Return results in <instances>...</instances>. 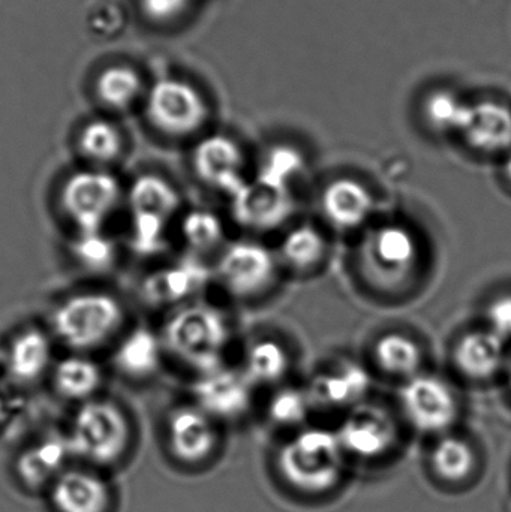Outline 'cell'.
<instances>
[{
  "mask_svg": "<svg viewBox=\"0 0 511 512\" xmlns=\"http://www.w3.org/2000/svg\"><path fill=\"white\" fill-rule=\"evenodd\" d=\"M159 334L165 354L203 375L222 367L231 330L221 310L210 304L188 303L173 309Z\"/></svg>",
  "mask_w": 511,
  "mask_h": 512,
  "instance_id": "6da1fadb",
  "label": "cell"
},
{
  "mask_svg": "<svg viewBox=\"0 0 511 512\" xmlns=\"http://www.w3.org/2000/svg\"><path fill=\"white\" fill-rule=\"evenodd\" d=\"M65 436L72 457L98 471L122 463L134 441L128 414L102 397L78 405Z\"/></svg>",
  "mask_w": 511,
  "mask_h": 512,
  "instance_id": "7a4b0ae2",
  "label": "cell"
},
{
  "mask_svg": "<svg viewBox=\"0 0 511 512\" xmlns=\"http://www.w3.org/2000/svg\"><path fill=\"white\" fill-rule=\"evenodd\" d=\"M125 324V307L107 291H81L63 298L51 313L54 337L77 354L107 345Z\"/></svg>",
  "mask_w": 511,
  "mask_h": 512,
  "instance_id": "3957f363",
  "label": "cell"
},
{
  "mask_svg": "<svg viewBox=\"0 0 511 512\" xmlns=\"http://www.w3.org/2000/svg\"><path fill=\"white\" fill-rule=\"evenodd\" d=\"M345 454L336 432L305 429L282 445L278 469L288 486L306 495H323L341 483Z\"/></svg>",
  "mask_w": 511,
  "mask_h": 512,
  "instance_id": "277c9868",
  "label": "cell"
},
{
  "mask_svg": "<svg viewBox=\"0 0 511 512\" xmlns=\"http://www.w3.org/2000/svg\"><path fill=\"white\" fill-rule=\"evenodd\" d=\"M131 245L140 255H155L164 248L168 228L179 215L182 197L176 186L155 173L135 177L125 192Z\"/></svg>",
  "mask_w": 511,
  "mask_h": 512,
  "instance_id": "5b68a950",
  "label": "cell"
},
{
  "mask_svg": "<svg viewBox=\"0 0 511 512\" xmlns=\"http://www.w3.org/2000/svg\"><path fill=\"white\" fill-rule=\"evenodd\" d=\"M123 198L120 180L111 171L93 167L69 174L59 191L60 209L75 233L104 231Z\"/></svg>",
  "mask_w": 511,
  "mask_h": 512,
  "instance_id": "8992f818",
  "label": "cell"
},
{
  "mask_svg": "<svg viewBox=\"0 0 511 512\" xmlns=\"http://www.w3.org/2000/svg\"><path fill=\"white\" fill-rule=\"evenodd\" d=\"M209 116L206 98L188 81L162 78L147 92V120L164 137L174 140L194 137L204 128Z\"/></svg>",
  "mask_w": 511,
  "mask_h": 512,
  "instance_id": "52a82bcc",
  "label": "cell"
},
{
  "mask_svg": "<svg viewBox=\"0 0 511 512\" xmlns=\"http://www.w3.org/2000/svg\"><path fill=\"white\" fill-rule=\"evenodd\" d=\"M363 265L372 279L386 286L407 280L419 262V245L404 225L386 224L375 228L362 245Z\"/></svg>",
  "mask_w": 511,
  "mask_h": 512,
  "instance_id": "ba28073f",
  "label": "cell"
},
{
  "mask_svg": "<svg viewBox=\"0 0 511 512\" xmlns=\"http://www.w3.org/2000/svg\"><path fill=\"white\" fill-rule=\"evenodd\" d=\"M401 406L414 429L429 435L446 433L458 420L459 403L447 382L416 375L401 388Z\"/></svg>",
  "mask_w": 511,
  "mask_h": 512,
  "instance_id": "9c48e42d",
  "label": "cell"
},
{
  "mask_svg": "<svg viewBox=\"0 0 511 512\" xmlns=\"http://www.w3.org/2000/svg\"><path fill=\"white\" fill-rule=\"evenodd\" d=\"M215 273L234 297H255L267 291L275 280V256L261 243H231L219 256Z\"/></svg>",
  "mask_w": 511,
  "mask_h": 512,
  "instance_id": "30bf717a",
  "label": "cell"
},
{
  "mask_svg": "<svg viewBox=\"0 0 511 512\" xmlns=\"http://www.w3.org/2000/svg\"><path fill=\"white\" fill-rule=\"evenodd\" d=\"M231 213L240 227L252 231H272L284 225L294 213L290 188L255 176L246 180L230 197Z\"/></svg>",
  "mask_w": 511,
  "mask_h": 512,
  "instance_id": "8fae6325",
  "label": "cell"
},
{
  "mask_svg": "<svg viewBox=\"0 0 511 512\" xmlns=\"http://www.w3.org/2000/svg\"><path fill=\"white\" fill-rule=\"evenodd\" d=\"M165 441L171 457L180 465H204L218 448L216 421L194 403L179 406L168 415Z\"/></svg>",
  "mask_w": 511,
  "mask_h": 512,
  "instance_id": "7c38bea8",
  "label": "cell"
},
{
  "mask_svg": "<svg viewBox=\"0 0 511 512\" xmlns=\"http://www.w3.org/2000/svg\"><path fill=\"white\" fill-rule=\"evenodd\" d=\"M210 270L200 256L189 254L173 264L156 268L140 285V295L150 307H177L191 303L192 298L206 288Z\"/></svg>",
  "mask_w": 511,
  "mask_h": 512,
  "instance_id": "4fadbf2b",
  "label": "cell"
},
{
  "mask_svg": "<svg viewBox=\"0 0 511 512\" xmlns=\"http://www.w3.org/2000/svg\"><path fill=\"white\" fill-rule=\"evenodd\" d=\"M336 435L345 454L371 460L395 447L398 427L392 414L381 406L359 405L345 418Z\"/></svg>",
  "mask_w": 511,
  "mask_h": 512,
  "instance_id": "5bb4252c",
  "label": "cell"
},
{
  "mask_svg": "<svg viewBox=\"0 0 511 512\" xmlns=\"http://www.w3.org/2000/svg\"><path fill=\"white\" fill-rule=\"evenodd\" d=\"M191 165L204 185L228 197L246 182L242 147L228 135L212 134L201 138L192 150Z\"/></svg>",
  "mask_w": 511,
  "mask_h": 512,
  "instance_id": "9a60e30c",
  "label": "cell"
},
{
  "mask_svg": "<svg viewBox=\"0 0 511 512\" xmlns=\"http://www.w3.org/2000/svg\"><path fill=\"white\" fill-rule=\"evenodd\" d=\"M54 512H111L114 495L98 469L69 466L47 490Z\"/></svg>",
  "mask_w": 511,
  "mask_h": 512,
  "instance_id": "2e32d148",
  "label": "cell"
},
{
  "mask_svg": "<svg viewBox=\"0 0 511 512\" xmlns=\"http://www.w3.org/2000/svg\"><path fill=\"white\" fill-rule=\"evenodd\" d=\"M251 385L245 373L219 367L198 375L192 388L194 405L215 421L237 420L251 408Z\"/></svg>",
  "mask_w": 511,
  "mask_h": 512,
  "instance_id": "e0dca14e",
  "label": "cell"
},
{
  "mask_svg": "<svg viewBox=\"0 0 511 512\" xmlns=\"http://www.w3.org/2000/svg\"><path fill=\"white\" fill-rule=\"evenodd\" d=\"M53 366V340L41 328H26L9 343L6 372L17 384H35L51 372Z\"/></svg>",
  "mask_w": 511,
  "mask_h": 512,
  "instance_id": "ac0fdd59",
  "label": "cell"
},
{
  "mask_svg": "<svg viewBox=\"0 0 511 512\" xmlns=\"http://www.w3.org/2000/svg\"><path fill=\"white\" fill-rule=\"evenodd\" d=\"M161 334L152 328H132L114 349L113 363L117 372L131 381H146L161 369L165 357Z\"/></svg>",
  "mask_w": 511,
  "mask_h": 512,
  "instance_id": "d6986e66",
  "label": "cell"
},
{
  "mask_svg": "<svg viewBox=\"0 0 511 512\" xmlns=\"http://www.w3.org/2000/svg\"><path fill=\"white\" fill-rule=\"evenodd\" d=\"M461 135L479 152L498 153L510 149V108L497 101L470 104Z\"/></svg>",
  "mask_w": 511,
  "mask_h": 512,
  "instance_id": "ffe728a7",
  "label": "cell"
},
{
  "mask_svg": "<svg viewBox=\"0 0 511 512\" xmlns=\"http://www.w3.org/2000/svg\"><path fill=\"white\" fill-rule=\"evenodd\" d=\"M321 209L333 227L356 230L362 227L372 210L374 195L363 183L348 177L333 180L321 195Z\"/></svg>",
  "mask_w": 511,
  "mask_h": 512,
  "instance_id": "44dd1931",
  "label": "cell"
},
{
  "mask_svg": "<svg viewBox=\"0 0 511 512\" xmlns=\"http://www.w3.org/2000/svg\"><path fill=\"white\" fill-rule=\"evenodd\" d=\"M74 459L66 436H50L27 448L18 459L17 472L27 489L48 490Z\"/></svg>",
  "mask_w": 511,
  "mask_h": 512,
  "instance_id": "7402d4cb",
  "label": "cell"
},
{
  "mask_svg": "<svg viewBox=\"0 0 511 512\" xmlns=\"http://www.w3.org/2000/svg\"><path fill=\"white\" fill-rule=\"evenodd\" d=\"M506 354V342L488 330L464 334L453 349V363L465 378L485 381L500 372Z\"/></svg>",
  "mask_w": 511,
  "mask_h": 512,
  "instance_id": "603a6c76",
  "label": "cell"
},
{
  "mask_svg": "<svg viewBox=\"0 0 511 512\" xmlns=\"http://www.w3.org/2000/svg\"><path fill=\"white\" fill-rule=\"evenodd\" d=\"M371 379L359 364L345 363L315 376L308 390L312 406L345 408L357 405L368 393Z\"/></svg>",
  "mask_w": 511,
  "mask_h": 512,
  "instance_id": "cb8c5ba5",
  "label": "cell"
},
{
  "mask_svg": "<svg viewBox=\"0 0 511 512\" xmlns=\"http://www.w3.org/2000/svg\"><path fill=\"white\" fill-rule=\"evenodd\" d=\"M51 384L62 399L81 403L98 397L104 384L101 366L87 354H72L54 361L51 369Z\"/></svg>",
  "mask_w": 511,
  "mask_h": 512,
  "instance_id": "d4e9b609",
  "label": "cell"
},
{
  "mask_svg": "<svg viewBox=\"0 0 511 512\" xmlns=\"http://www.w3.org/2000/svg\"><path fill=\"white\" fill-rule=\"evenodd\" d=\"M77 149L90 167L107 170L119 162L125 153V137L116 123L108 119H93L81 128Z\"/></svg>",
  "mask_w": 511,
  "mask_h": 512,
  "instance_id": "484cf974",
  "label": "cell"
},
{
  "mask_svg": "<svg viewBox=\"0 0 511 512\" xmlns=\"http://www.w3.org/2000/svg\"><path fill=\"white\" fill-rule=\"evenodd\" d=\"M431 468L444 483H465L476 471V451L467 439L444 435L432 450Z\"/></svg>",
  "mask_w": 511,
  "mask_h": 512,
  "instance_id": "4316f807",
  "label": "cell"
},
{
  "mask_svg": "<svg viewBox=\"0 0 511 512\" xmlns=\"http://www.w3.org/2000/svg\"><path fill=\"white\" fill-rule=\"evenodd\" d=\"M374 360L383 372L399 378L419 375L423 352L419 343L401 333H387L374 345Z\"/></svg>",
  "mask_w": 511,
  "mask_h": 512,
  "instance_id": "83f0119b",
  "label": "cell"
},
{
  "mask_svg": "<svg viewBox=\"0 0 511 512\" xmlns=\"http://www.w3.org/2000/svg\"><path fill=\"white\" fill-rule=\"evenodd\" d=\"M95 93L108 110H129L143 95V80L131 66H108L96 78Z\"/></svg>",
  "mask_w": 511,
  "mask_h": 512,
  "instance_id": "f1b7e54d",
  "label": "cell"
},
{
  "mask_svg": "<svg viewBox=\"0 0 511 512\" xmlns=\"http://www.w3.org/2000/svg\"><path fill=\"white\" fill-rule=\"evenodd\" d=\"M290 355L272 339H263L249 346L245 358V376L251 384H275L287 375Z\"/></svg>",
  "mask_w": 511,
  "mask_h": 512,
  "instance_id": "f546056e",
  "label": "cell"
},
{
  "mask_svg": "<svg viewBox=\"0 0 511 512\" xmlns=\"http://www.w3.org/2000/svg\"><path fill=\"white\" fill-rule=\"evenodd\" d=\"M327 242L320 230L309 224L299 225L284 237L281 256L291 268L309 271L318 267L326 256Z\"/></svg>",
  "mask_w": 511,
  "mask_h": 512,
  "instance_id": "4dcf8cb0",
  "label": "cell"
},
{
  "mask_svg": "<svg viewBox=\"0 0 511 512\" xmlns=\"http://www.w3.org/2000/svg\"><path fill=\"white\" fill-rule=\"evenodd\" d=\"M180 237L192 255L209 254L224 243V224L210 210H191L180 219Z\"/></svg>",
  "mask_w": 511,
  "mask_h": 512,
  "instance_id": "1f68e13d",
  "label": "cell"
},
{
  "mask_svg": "<svg viewBox=\"0 0 511 512\" xmlns=\"http://www.w3.org/2000/svg\"><path fill=\"white\" fill-rule=\"evenodd\" d=\"M72 259L81 270L92 274L110 271L119 258V249L104 231L98 233H75L69 245Z\"/></svg>",
  "mask_w": 511,
  "mask_h": 512,
  "instance_id": "d6a6232c",
  "label": "cell"
},
{
  "mask_svg": "<svg viewBox=\"0 0 511 512\" xmlns=\"http://www.w3.org/2000/svg\"><path fill=\"white\" fill-rule=\"evenodd\" d=\"M470 104L450 90H437L426 98L423 111L426 122L437 132H459L464 128Z\"/></svg>",
  "mask_w": 511,
  "mask_h": 512,
  "instance_id": "836d02e7",
  "label": "cell"
},
{
  "mask_svg": "<svg viewBox=\"0 0 511 512\" xmlns=\"http://www.w3.org/2000/svg\"><path fill=\"white\" fill-rule=\"evenodd\" d=\"M305 168V158L296 147L278 144L272 147L261 162L257 177L266 182L290 188L291 182Z\"/></svg>",
  "mask_w": 511,
  "mask_h": 512,
  "instance_id": "e575fe53",
  "label": "cell"
},
{
  "mask_svg": "<svg viewBox=\"0 0 511 512\" xmlns=\"http://www.w3.org/2000/svg\"><path fill=\"white\" fill-rule=\"evenodd\" d=\"M312 402L308 391L288 387L279 390L269 403V417L273 423L282 427H294L303 424L311 411Z\"/></svg>",
  "mask_w": 511,
  "mask_h": 512,
  "instance_id": "d590c367",
  "label": "cell"
},
{
  "mask_svg": "<svg viewBox=\"0 0 511 512\" xmlns=\"http://www.w3.org/2000/svg\"><path fill=\"white\" fill-rule=\"evenodd\" d=\"M194 0H140L141 12L155 24H170L191 9Z\"/></svg>",
  "mask_w": 511,
  "mask_h": 512,
  "instance_id": "8d00e7d4",
  "label": "cell"
},
{
  "mask_svg": "<svg viewBox=\"0 0 511 512\" xmlns=\"http://www.w3.org/2000/svg\"><path fill=\"white\" fill-rule=\"evenodd\" d=\"M491 330L504 342L511 340V295H503L492 301L488 309Z\"/></svg>",
  "mask_w": 511,
  "mask_h": 512,
  "instance_id": "74e56055",
  "label": "cell"
},
{
  "mask_svg": "<svg viewBox=\"0 0 511 512\" xmlns=\"http://www.w3.org/2000/svg\"><path fill=\"white\" fill-rule=\"evenodd\" d=\"M504 174H506L507 180L511 183V155L507 158L506 164H504Z\"/></svg>",
  "mask_w": 511,
  "mask_h": 512,
  "instance_id": "f35d334b",
  "label": "cell"
},
{
  "mask_svg": "<svg viewBox=\"0 0 511 512\" xmlns=\"http://www.w3.org/2000/svg\"><path fill=\"white\" fill-rule=\"evenodd\" d=\"M509 382H510V388H511V364H510V372H509Z\"/></svg>",
  "mask_w": 511,
  "mask_h": 512,
  "instance_id": "ab89813d",
  "label": "cell"
}]
</instances>
